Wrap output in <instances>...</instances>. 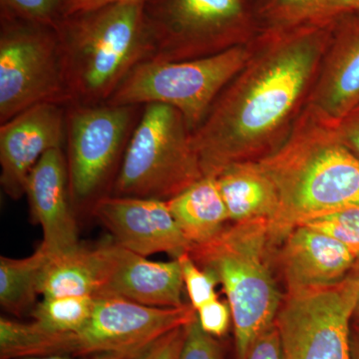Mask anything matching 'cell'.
I'll list each match as a JSON object with an SVG mask.
<instances>
[{
  "mask_svg": "<svg viewBox=\"0 0 359 359\" xmlns=\"http://www.w3.org/2000/svg\"><path fill=\"white\" fill-rule=\"evenodd\" d=\"M339 140L359 158V107L334 123Z\"/></svg>",
  "mask_w": 359,
  "mask_h": 359,
  "instance_id": "cell-33",
  "label": "cell"
},
{
  "mask_svg": "<svg viewBox=\"0 0 359 359\" xmlns=\"http://www.w3.org/2000/svg\"><path fill=\"white\" fill-rule=\"evenodd\" d=\"M244 359H285L282 340L276 325L255 339Z\"/></svg>",
  "mask_w": 359,
  "mask_h": 359,
  "instance_id": "cell-31",
  "label": "cell"
},
{
  "mask_svg": "<svg viewBox=\"0 0 359 359\" xmlns=\"http://www.w3.org/2000/svg\"><path fill=\"white\" fill-rule=\"evenodd\" d=\"M145 1L146 0H72L68 14L90 11V9L98 8V7L109 6V4H122V2Z\"/></svg>",
  "mask_w": 359,
  "mask_h": 359,
  "instance_id": "cell-34",
  "label": "cell"
},
{
  "mask_svg": "<svg viewBox=\"0 0 359 359\" xmlns=\"http://www.w3.org/2000/svg\"><path fill=\"white\" fill-rule=\"evenodd\" d=\"M306 107L332 123L359 107V15L335 20Z\"/></svg>",
  "mask_w": 359,
  "mask_h": 359,
  "instance_id": "cell-15",
  "label": "cell"
},
{
  "mask_svg": "<svg viewBox=\"0 0 359 359\" xmlns=\"http://www.w3.org/2000/svg\"><path fill=\"white\" fill-rule=\"evenodd\" d=\"M139 107L67 105L66 162L73 200L91 199L104 185L128 143Z\"/></svg>",
  "mask_w": 359,
  "mask_h": 359,
  "instance_id": "cell-10",
  "label": "cell"
},
{
  "mask_svg": "<svg viewBox=\"0 0 359 359\" xmlns=\"http://www.w3.org/2000/svg\"><path fill=\"white\" fill-rule=\"evenodd\" d=\"M346 15H359V0H320L311 21L335 20Z\"/></svg>",
  "mask_w": 359,
  "mask_h": 359,
  "instance_id": "cell-32",
  "label": "cell"
},
{
  "mask_svg": "<svg viewBox=\"0 0 359 359\" xmlns=\"http://www.w3.org/2000/svg\"><path fill=\"white\" fill-rule=\"evenodd\" d=\"M167 203L193 247L212 242L231 223L215 177H203Z\"/></svg>",
  "mask_w": 359,
  "mask_h": 359,
  "instance_id": "cell-19",
  "label": "cell"
},
{
  "mask_svg": "<svg viewBox=\"0 0 359 359\" xmlns=\"http://www.w3.org/2000/svg\"><path fill=\"white\" fill-rule=\"evenodd\" d=\"M180 359H222L218 340L203 330L197 314L187 325L185 341Z\"/></svg>",
  "mask_w": 359,
  "mask_h": 359,
  "instance_id": "cell-28",
  "label": "cell"
},
{
  "mask_svg": "<svg viewBox=\"0 0 359 359\" xmlns=\"http://www.w3.org/2000/svg\"><path fill=\"white\" fill-rule=\"evenodd\" d=\"M104 264L102 243L94 248L80 245L58 256L50 255L42 275L40 294L96 297L103 282Z\"/></svg>",
  "mask_w": 359,
  "mask_h": 359,
  "instance_id": "cell-20",
  "label": "cell"
},
{
  "mask_svg": "<svg viewBox=\"0 0 359 359\" xmlns=\"http://www.w3.org/2000/svg\"><path fill=\"white\" fill-rule=\"evenodd\" d=\"M201 327L207 334L219 339L228 332L233 316L228 302L218 299L208 302L197 311Z\"/></svg>",
  "mask_w": 359,
  "mask_h": 359,
  "instance_id": "cell-29",
  "label": "cell"
},
{
  "mask_svg": "<svg viewBox=\"0 0 359 359\" xmlns=\"http://www.w3.org/2000/svg\"><path fill=\"white\" fill-rule=\"evenodd\" d=\"M72 0H0V20L56 25L65 18Z\"/></svg>",
  "mask_w": 359,
  "mask_h": 359,
  "instance_id": "cell-25",
  "label": "cell"
},
{
  "mask_svg": "<svg viewBox=\"0 0 359 359\" xmlns=\"http://www.w3.org/2000/svg\"><path fill=\"white\" fill-rule=\"evenodd\" d=\"M276 252V263L287 292L318 290L341 282L359 261L334 238L299 224L285 236Z\"/></svg>",
  "mask_w": 359,
  "mask_h": 359,
  "instance_id": "cell-16",
  "label": "cell"
},
{
  "mask_svg": "<svg viewBox=\"0 0 359 359\" xmlns=\"http://www.w3.org/2000/svg\"><path fill=\"white\" fill-rule=\"evenodd\" d=\"M68 105L105 104L151 45L144 2H122L68 14L56 25Z\"/></svg>",
  "mask_w": 359,
  "mask_h": 359,
  "instance_id": "cell-3",
  "label": "cell"
},
{
  "mask_svg": "<svg viewBox=\"0 0 359 359\" xmlns=\"http://www.w3.org/2000/svg\"><path fill=\"white\" fill-rule=\"evenodd\" d=\"M349 351L351 359H359V323L353 321L351 328V339H349Z\"/></svg>",
  "mask_w": 359,
  "mask_h": 359,
  "instance_id": "cell-36",
  "label": "cell"
},
{
  "mask_svg": "<svg viewBox=\"0 0 359 359\" xmlns=\"http://www.w3.org/2000/svg\"><path fill=\"white\" fill-rule=\"evenodd\" d=\"M25 195L34 223L43 233L41 245L51 256L79 247L78 228L70 207L67 162L62 148L45 153L26 182Z\"/></svg>",
  "mask_w": 359,
  "mask_h": 359,
  "instance_id": "cell-17",
  "label": "cell"
},
{
  "mask_svg": "<svg viewBox=\"0 0 359 359\" xmlns=\"http://www.w3.org/2000/svg\"><path fill=\"white\" fill-rule=\"evenodd\" d=\"M334 21L259 30L244 67L192 133L204 176L282 145L308 102Z\"/></svg>",
  "mask_w": 359,
  "mask_h": 359,
  "instance_id": "cell-1",
  "label": "cell"
},
{
  "mask_svg": "<svg viewBox=\"0 0 359 359\" xmlns=\"http://www.w3.org/2000/svg\"><path fill=\"white\" fill-rule=\"evenodd\" d=\"M95 297H43L32 311L33 320L52 332L77 334L88 323Z\"/></svg>",
  "mask_w": 359,
  "mask_h": 359,
  "instance_id": "cell-23",
  "label": "cell"
},
{
  "mask_svg": "<svg viewBox=\"0 0 359 359\" xmlns=\"http://www.w3.org/2000/svg\"><path fill=\"white\" fill-rule=\"evenodd\" d=\"M301 224L334 238L351 250L359 261V205L325 212Z\"/></svg>",
  "mask_w": 359,
  "mask_h": 359,
  "instance_id": "cell-26",
  "label": "cell"
},
{
  "mask_svg": "<svg viewBox=\"0 0 359 359\" xmlns=\"http://www.w3.org/2000/svg\"><path fill=\"white\" fill-rule=\"evenodd\" d=\"M75 334L52 332L36 321L0 318V359L75 355Z\"/></svg>",
  "mask_w": 359,
  "mask_h": 359,
  "instance_id": "cell-21",
  "label": "cell"
},
{
  "mask_svg": "<svg viewBox=\"0 0 359 359\" xmlns=\"http://www.w3.org/2000/svg\"><path fill=\"white\" fill-rule=\"evenodd\" d=\"M196 314L191 304L152 308L120 297H95L91 318L75 334V355H137L163 335L189 325Z\"/></svg>",
  "mask_w": 359,
  "mask_h": 359,
  "instance_id": "cell-11",
  "label": "cell"
},
{
  "mask_svg": "<svg viewBox=\"0 0 359 359\" xmlns=\"http://www.w3.org/2000/svg\"><path fill=\"white\" fill-rule=\"evenodd\" d=\"M275 184L278 210L269 230L276 245L306 219L359 205V158L334 123L304 107L282 145L257 160Z\"/></svg>",
  "mask_w": 359,
  "mask_h": 359,
  "instance_id": "cell-2",
  "label": "cell"
},
{
  "mask_svg": "<svg viewBox=\"0 0 359 359\" xmlns=\"http://www.w3.org/2000/svg\"><path fill=\"white\" fill-rule=\"evenodd\" d=\"M269 219L229 224L208 244L194 245L190 256L223 285L233 316L237 359H244L257 337L275 325L283 295L273 264L278 245Z\"/></svg>",
  "mask_w": 359,
  "mask_h": 359,
  "instance_id": "cell-4",
  "label": "cell"
},
{
  "mask_svg": "<svg viewBox=\"0 0 359 359\" xmlns=\"http://www.w3.org/2000/svg\"><path fill=\"white\" fill-rule=\"evenodd\" d=\"M133 356L121 353H99L92 355H48L22 359H129Z\"/></svg>",
  "mask_w": 359,
  "mask_h": 359,
  "instance_id": "cell-35",
  "label": "cell"
},
{
  "mask_svg": "<svg viewBox=\"0 0 359 359\" xmlns=\"http://www.w3.org/2000/svg\"><path fill=\"white\" fill-rule=\"evenodd\" d=\"M231 223L266 219L278 210V191L257 161L233 163L216 177Z\"/></svg>",
  "mask_w": 359,
  "mask_h": 359,
  "instance_id": "cell-18",
  "label": "cell"
},
{
  "mask_svg": "<svg viewBox=\"0 0 359 359\" xmlns=\"http://www.w3.org/2000/svg\"><path fill=\"white\" fill-rule=\"evenodd\" d=\"M187 325L175 328L129 359H180L185 341Z\"/></svg>",
  "mask_w": 359,
  "mask_h": 359,
  "instance_id": "cell-30",
  "label": "cell"
},
{
  "mask_svg": "<svg viewBox=\"0 0 359 359\" xmlns=\"http://www.w3.org/2000/svg\"><path fill=\"white\" fill-rule=\"evenodd\" d=\"M148 60L183 61L249 44L261 27L250 0H146Z\"/></svg>",
  "mask_w": 359,
  "mask_h": 359,
  "instance_id": "cell-6",
  "label": "cell"
},
{
  "mask_svg": "<svg viewBox=\"0 0 359 359\" xmlns=\"http://www.w3.org/2000/svg\"><path fill=\"white\" fill-rule=\"evenodd\" d=\"M50 254L39 245L32 256L23 259L0 257V304L2 308L21 316L35 306L40 294L42 275Z\"/></svg>",
  "mask_w": 359,
  "mask_h": 359,
  "instance_id": "cell-22",
  "label": "cell"
},
{
  "mask_svg": "<svg viewBox=\"0 0 359 359\" xmlns=\"http://www.w3.org/2000/svg\"><path fill=\"white\" fill-rule=\"evenodd\" d=\"M250 43L190 60L143 61L106 104L171 106L182 113L193 133L222 91L244 67L252 50Z\"/></svg>",
  "mask_w": 359,
  "mask_h": 359,
  "instance_id": "cell-7",
  "label": "cell"
},
{
  "mask_svg": "<svg viewBox=\"0 0 359 359\" xmlns=\"http://www.w3.org/2000/svg\"><path fill=\"white\" fill-rule=\"evenodd\" d=\"M353 320L358 321V323H359V292H358V301H356L355 308H354Z\"/></svg>",
  "mask_w": 359,
  "mask_h": 359,
  "instance_id": "cell-37",
  "label": "cell"
},
{
  "mask_svg": "<svg viewBox=\"0 0 359 359\" xmlns=\"http://www.w3.org/2000/svg\"><path fill=\"white\" fill-rule=\"evenodd\" d=\"M103 282L96 297H120L152 308H181L183 275L178 259L153 262L114 241L102 243Z\"/></svg>",
  "mask_w": 359,
  "mask_h": 359,
  "instance_id": "cell-14",
  "label": "cell"
},
{
  "mask_svg": "<svg viewBox=\"0 0 359 359\" xmlns=\"http://www.w3.org/2000/svg\"><path fill=\"white\" fill-rule=\"evenodd\" d=\"M359 292V263L341 282L287 292L275 320L285 359H351V321Z\"/></svg>",
  "mask_w": 359,
  "mask_h": 359,
  "instance_id": "cell-9",
  "label": "cell"
},
{
  "mask_svg": "<svg viewBox=\"0 0 359 359\" xmlns=\"http://www.w3.org/2000/svg\"><path fill=\"white\" fill-rule=\"evenodd\" d=\"M43 103L68 105L57 32L39 23L1 20L0 123Z\"/></svg>",
  "mask_w": 359,
  "mask_h": 359,
  "instance_id": "cell-8",
  "label": "cell"
},
{
  "mask_svg": "<svg viewBox=\"0 0 359 359\" xmlns=\"http://www.w3.org/2000/svg\"><path fill=\"white\" fill-rule=\"evenodd\" d=\"M67 105L43 103L0 126V184L14 200L25 195L26 182L45 153L62 148Z\"/></svg>",
  "mask_w": 359,
  "mask_h": 359,
  "instance_id": "cell-13",
  "label": "cell"
},
{
  "mask_svg": "<svg viewBox=\"0 0 359 359\" xmlns=\"http://www.w3.org/2000/svg\"><path fill=\"white\" fill-rule=\"evenodd\" d=\"M204 177L180 111L146 104L125 147L111 195L169 201Z\"/></svg>",
  "mask_w": 359,
  "mask_h": 359,
  "instance_id": "cell-5",
  "label": "cell"
},
{
  "mask_svg": "<svg viewBox=\"0 0 359 359\" xmlns=\"http://www.w3.org/2000/svg\"><path fill=\"white\" fill-rule=\"evenodd\" d=\"M177 259L181 266L184 285L188 292L191 306L196 311L208 302L218 299L216 287L219 280L214 273L200 268L189 252L182 255Z\"/></svg>",
  "mask_w": 359,
  "mask_h": 359,
  "instance_id": "cell-27",
  "label": "cell"
},
{
  "mask_svg": "<svg viewBox=\"0 0 359 359\" xmlns=\"http://www.w3.org/2000/svg\"><path fill=\"white\" fill-rule=\"evenodd\" d=\"M93 214L116 244L140 256L165 252L177 259L192 250L167 201L106 196L96 201Z\"/></svg>",
  "mask_w": 359,
  "mask_h": 359,
  "instance_id": "cell-12",
  "label": "cell"
},
{
  "mask_svg": "<svg viewBox=\"0 0 359 359\" xmlns=\"http://www.w3.org/2000/svg\"><path fill=\"white\" fill-rule=\"evenodd\" d=\"M320 0H254L261 29L289 27L313 20Z\"/></svg>",
  "mask_w": 359,
  "mask_h": 359,
  "instance_id": "cell-24",
  "label": "cell"
}]
</instances>
